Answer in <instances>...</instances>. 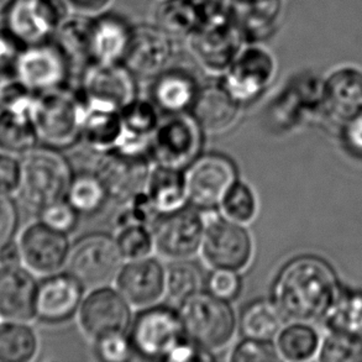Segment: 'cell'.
Listing matches in <instances>:
<instances>
[{
  "mask_svg": "<svg viewBox=\"0 0 362 362\" xmlns=\"http://www.w3.org/2000/svg\"><path fill=\"white\" fill-rule=\"evenodd\" d=\"M333 267L318 256L302 255L276 274L271 297L287 322H315L327 318L340 297Z\"/></svg>",
  "mask_w": 362,
  "mask_h": 362,
  "instance_id": "1",
  "label": "cell"
},
{
  "mask_svg": "<svg viewBox=\"0 0 362 362\" xmlns=\"http://www.w3.org/2000/svg\"><path fill=\"white\" fill-rule=\"evenodd\" d=\"M74 177V168L61 150L35 146L21 155L18 194L31 211H42L66 199Z\"/></svg>",
  "mask_w": 362,
  "mask_h": 362,
  "instance_id": "2",
  "label": "cell"
},
{
  "mask_svg": "<svg viewBox=\"0 0 362 362\" xmlns=\"http://www.w3.org/2000/svg\"><path fill=\"white\" fill-rule=\"evenodd\" d=\"M199 4L201 21L189 36L192 52L208 71L224 74L247 41L226 0H211Z\"/></svg>",
  "mask_w": 362,
  "mask_h": 362,
  "instance_id": "3",
  "label": "cell"
},
{
  "mask_svg": "<svg viewBox=\"0 0 362 362\" xmlns=\"http://www.w3.org/2000/svg\"><path fill=\"white\" fill-rule=\"evenodd\" d=\"M84 104L78 89L71 86L37 94L31 120L40 145L69 150L82 139Z\"/></svg>",
  "mask_w": 362,
  "mask_h": 362,
  "instance_id": "4",
  "label": "cell"
},
{
  "mask_svg": "<svg viewBox=\"0 0 362 362\" xmlns=\"http://www.w3.org/2000/svg\"><path fill=\"white\" fill-rule=\"evenodd\" d=\"M177 309L187 338L206 351L226 349L238 332V315L230 300L208 289L185 299Z\"/></svg>",
  "mask_w": 362,
  "mask_h": 362,
  "instance_id": "5",
  "label": "cell"
},
{
  "mask_svg": "<svg viewBox=\"0 0 362 362\" xmlns=\"http://www.w3.org/2000/svg\"><path fill=\"white\" fill-rule=\"evenodd\" d=\"M127 337L135 358L147 361H167L187 338L178 309L158 303L140 309L132 317Z\"/></svg>",
  "mask_w": 362,
  "mask_h": 362,
  "instance_id": "6",
  "label": "cell"
},
{
  "mask_svg": "<svg viewBox=\"0 0 362 362\" xmlns=\"http://www.w3.org/2000/svg\"><path fill=\"white\" fill-rule=\"evenodd\" d=\"M206 132L191 112L161 117L148 142L153 166L186 171L203 153Z\"/></svg>",
  "mask_w": 362,
  "mask_h": 362,
  "instance_id": "7",
  "label": "cell"
},
{
  "mask_svg": "<svg viewBox=\"0 0 362 362\" xmlns=\"http://www.w3.org/2000/svg\"><path fill=\"white\" fill-rule=\"evenodd\" d=\"M124 264L115 236L88 233L71 245L64 269L90 291L115 284Z\"/></svg>",
  "mask_w": 362,
  "mask_h": 362,
  "instance_id": "8",
  "label": "cell"
},
{
  "mask_svg": "<svg viewBox=\"0 0 362 362\" xmlns=\"http://www.w3.org/2000/svg\"><path fill=\"white\" fill-rule=\"evenodd\" d=\"M153 163L147 151L114 148L99 155L94 172L109 201L125 206L146 191Z\"/></svg>",
  "mask_w": 362,
  "mask_h": 362,
  "instance_id": "9",
  "label": "cell"
},
{
  "mask_svg": "<svg viewBox=\"0 0 362 362\" xmlns=\"http://www.w3.org/2000/svg\"><path fill=\"white\" fill-rule=\"evenodd\" d=\"M185 177L188 204L203 213L219 211L226 193L240 178L234 160L219 152H203Z\"/></svg>",
  "mask_w": 362,
  "mask_h": 362,
  "instance_id": "10",
  "label": "cell"
},
{
  "mask_svg": "<svg viewBox=\"0 0 362 362\" xmlns=\"http://www.w3.org/2000/svg\"><path fill=\"white\" fill-rule=\"evenodd\" d=\"M201 254L213 269L236 272L249 267L254 256V240L246 226L228 219L221 211L206 218Z\"/></svg>",
  "mask_w": 362,
  "mask_h": 362,
  "instance_id": "11",
  "label": "cell"
},
{
  "mask_svg": "<svg viewBox=\"0 0 362 362\" xmlns=\"http://www.w3.org/2000/svg\"><path fill=\"white\" fill-rule=\"evenodd\" d=\"M155 250L162 257L192 259L201 252L206 231V216L191 204L157 216L151 224Z\"/></svg>",
  "mask_w": 362,
  "mask_h": 362,
  "instance_id": "12",
  "label": "cell"
},
{
  "mask_svg": "<svg viewBox=\"0 0 362 362\" xmlns=\"http://www.w3.org/2000/svg\"><path fill=\"white\" fill-rule=\"evenodd\" d=\"M66 0H16L8 9V30L26 46L52 41L69 19Z\"/></svg>",
  "mask_w": 362,
  "mask_h": 362,
  "instance_id": "13",
  "label": "cell"
},
{
  "mask_svg": "<svg viewBox=\"0 0 362 362\" xmlns=\"http://www.w3.org/2000/svg\"><path fill=\"white\" fill-rule=\"evenodd\" d=\"M277 62L271 51L252 42L245 46L221 79L229 93L241 104L259 98L274 81Z\"/></svg>",
  "mask_w": 362,
  "mask_h": 362,
  "instance_id": "14",
  "label": "cell"
},
{
  "mask_svg": "<svg viewBox=\"0 0 362 362\" xmlns=\"http://www.w3.org/2000/svg\"><path fill=\"white\" fill-rule=\"evenodd\" d=\"M13 76L33 93L42 94L69 86L72 69L52 40L24 47Z\"/></svg>",
  "mask_w": 362,
  "mask_h": 362,
  "instance_id": "15",
  "label": "cell"
},
{
  "mask_svg": "<svg viewBox=\"0 0 362 362\" xmlns=\"http://www.w3.org/2000/svg\"><path fill=\"white\" fill-rule=\"evenodd\" d=\"M132 304L110 286L90 289L78 312L79 327L89 340L127 333L132 320Z\"/></svg>",
  "mask_w": 362,
  "mask_h": 362,
  "instance_id": "16",
  "label": "cell"
},
{
  "mask_svg": "<svg viewBox=\"0 0 362 362\" xmlns=\"http://www.w3.org/2000/svg\"><path fill=\"white\" fill-rule=\"evenodd\" d=\"M173 54L172 36L157 25H136L122 64L135 78L152 81L168 69Z\"/></svg>",
  "mask_w": 362,
  "mask_h": 362,
  "instance_id": "17",
  "label": "cell"
},
{
  "mask_svg": "<svg viewBox=\"0 0 362 362\" xmlns=\"http://www.w3.org/2000/svg\"><path fill=\"white\" fill-rule=\"evenodd\" d=\"M86 291L83 284L66 269L46 276L37 286L35 318L45 324L69 322L78 314Z\"/></svg>",
  "mask_w": 362,
  "mask_h": 362,
  "instance_id": "18",
  "label": "cell"
},
{
  "mask_svg": "<svg viewBox=\"0 0 362 362\" xmlns=\"http://www.w3.org/2000/svg\"><path fill=\"white\" fill-rule=\"evenodd\" d=\"M71 245L67 234L54 230L39 221L28 226L21 234V261L33 274H57L66 266Z\"/></svg>",
  "mask_w": 362,
  "mask_h": 362,
  "instance_id": "19",
  "label": "cell"
},
{
  "mask_svg": "<svg viewBox=\"0 0 362 362\" xmlns=\"http://www.w3.org/2000/svg\"><path fill=\"white\" fill-rule=\"evenodd\" d=\"M115 288L135 308L157 304L166 294V266L152 256L125 261Z\"/></svg>",
  "mask_w": 362,
  "mask_h": 362,
  "instance_id": "20",
  "label": "cell"
},
{
  "mask_svg": "<svg viewBox=\"0 0 362 362\" xmlns=\"http://www.w3.org/2000/svg\"><path fill=\"white\" fill-rule=\"evenodd\" d=\"M137 79L124 64H90L78 77V88L86 97L122 109L137 98Z\"/></svg>",
  "mask_w": 362,
  "mask_h": 362,
  "instance_id": "21",
  "label": "cell"
},
{
  "mask_svg": "<svg viewBox=\"0 0 362 362\" xmlns=\"http://www.w3.org/2000/svg\"><path fill=\"white\" fill-rule=\"evenodd\" d=\"M79 93L84 104L81 142L97 155L117 148L124 136L122 109L113 104L86 97L81 90Z\"/></svg>",
  "mask_w": 362,
  "mask_h": 362,
  "instance_id": "22",
  "label": "cell"
},
{
  "mask_svg": "<svg viewBox=\"0 0 362 362\" xmlns=\"http://www.w3.org/2000/svg\"><path fill=\"white\" fill-rule=\"evenodd\" d=\"M37 286L34 274L21 264L0 266V318L8 322L34 319Z\"/></svg>",
  "mask_w": 362,
  "mask_h": 362,
  "instance_id": "23",
  "label": "cell"
},
{
  "mask_svg": "<svg viewBox=\"0 0 362 362\" xmlns=\"http://www.w3.org/2000/svg\"><path fill=\"white\" fill-rule=\"evenodd\" d=\"M241 107L221 81H214L201 86L191 114L206 134H221L235 125Z\"/></svg>",
  "mask_w": 362,
  "mask_h": 362,
  "instance_id": "24",
  "label": "cell"
},
{
  "mask_svg": "<svg viewBox=\"0 0 362 362\" xmlns=\"http://www.w3.org/2000/svg\"><path fill=\"white\" fill-rule=\"evenodd\" d=\"M132 30L134 26L120 15L103 14L90 19V64H122L130 45Z\"/></svg>",
  "mask_w": 362,
  "mask_h": 362,
  "instance_id": "25",
  "label": "cell"
},
{
  "mask_svg": "<svg viewBox=\"0 0 362 362\" xmlns=\"http://www.w3.org/2000/svg\"><path fill=\"white\" fill-rule=\"evenodd\" d=\"M323 108L345 124L362 115L361 69L341 67L324 81Z\"/></svg>",
  "mask_w": 362,
  "mask_h": 362,
  "instance_id": "26",
  "label": "cell"
},
{
  "mask_svg": "<svg viewBox=\"0 0 362 362\" xmlns=\"http://www.w3.org/2000/svg\"><path fill=\"white\" fill-rule=\"evenodd\" d=\"M201 88L197 79L183 69H167L152 79L150 97L162 115L191 112Z\"/></svg>",
  "mask_w": 362,
  "mask_h": 362,
  "instance_id": "27",
  "label": "cell"
},
{
  "mask_svg": "<svg viewBox=\"0 0 362 362\" xmlns=\"http://www.w3.org/2000/svg\"><path fill=\"white\" fill-rule=\"evenodd\" d=\"M226 3L250 44L269 37L282 13V0H226Z\"/></svg>",
  "mask_w": 362,
  "mask_h": 362,
  "instance_id": "28",
  "label": "cell"
},
{
  "mask_svg": "<svg viewBox=\"0 0 362 362\" xmlns=\"http://www.w3.org/2000/svg\"><path fill=\"white\" fill-rule=\"evenodd\" d=\"M145 194L157 216L181 209L188 204L185 171L153 166Z\"/></svg>",
  "mask_w": 362,
  "mask_h": 362,
  "instance_id": "29",
  "label": "cell"
},
{
  "mask_svg": "<svg viewBox=\"0 0 362 362\" xmlns=\"http://www.w3.org/2000/svg\"><path fill=\"white\" fill-rule=\"evenodd\" d=\"M158 109L151 100L136 98L122 109L124 136L117 148L148 152V142L161 120Z\"/></svg>",
  "mask_w": 362,
  "mask_h": 362,
  "instance_id": "30",
  "label": "cell"
},
{
  "mask_svg": "<svg viewBox=\"0 0 362 362\" xmlns=\"http://www.w3.org/2000/svg\"><path fill=\"white\" fill-rule=\"evenodd\" d=\"M287 320L271 298L255 299L238 317L241 338L274 341Z\"/></svg>",
  "mask_w": 362,
  "mask_h": 362,
  "instance_id": "31",
  "label": "cell"
},
{
  "mask_svg": "<svg viewBox=\"0 0 362 362\" xmlns=\"http://www.w3.org/2000/svg\"><path fill=\"white\" fill-rule=\"evenodd\" d=\"M89 26L90 19L87 16L69 18L59 26L54 41L69 61L72 74L78 77L90 64L89 59Z\"/></svg>",
  "mask_w": 362,
  "mask_h": 362,
  "instance_id": "32",
  "label": "cell"
},
{
  "mask_svg": "<svg viewBox=\"0 0 362 362\" xmlns=\"http://www.w3.org/2000/svg\"><path fill=\"white\" fill-rule=\"evenodd\" d=\"M37 144L30 112L0 109V152L24 155Z\"/></svg>",
  "mask_w": 362,
  "mask_h": 362,
  "instance_id": "33",
  "label": "cell"
},
{
  "mask_svg": "<svg viewBox=\"0 0 362 362\" xmlns=\"http://www.w3.org/2000/svg\"><path fill=\"white\" fill-rule=\"evenodd\" d=\"M279 356L287 361L303 362L312 360L320 350L318 332L303 322H292L284 325L274 340Z\"/></svg>",
  "mask_w": 362,
  "mask_h": 362,
  "instance_id": "34",
  "label": "cell"
},
{
  "mask_svg": "<svg viewBox=\"0 0 362 362\" xmlns=\"http://www.w3.org/2000/svg\"><path fill=\"white\" fill-rule=\"evenodd\" d=\"M197 0H162L156 9V25L172 37L191 36L201 21Z\"/></svg>",
  "mask_w": 362,
  "mask_h": 362,
  "instance_id": "35",
  "label": "cell"
},
{
  "mask_svg": "<svg viewBox=\"0 0 362 362\" xmlns=\"http://www.w3.org/2000/svg\"><path fill=\"white\" fill-rule=\"evenodd\" d=\"M39 351V338L26 322L0 325V362H28Z\"/></svg>",
  "mask_w": 362,
  "mask_h": 362,
  "instance_id": "36",
  "label": "cell"
},
{
  "mask_svg": "<svg viewBox=\"0 0 362 362\" xmlns=\"http://www.w3.org/2000/svg\"><path fill=\"white\" fill-rule=\"evenodd\" d=\"M206 284L201 266L191 259H173L166 266V296L177 305L206 289Z\"/></svg>",
  "mask_w": 362,
  "mask_h": 362,
  "instance_id": "37",
  "label": "cell"
},
{
  "mask_svg": "<svg viewBox=\"0 0 362 362\" xmlns=\"http://www.w3.org/2000/svg\"><path fill=\"white\" fill-rule=\"evenodd\" d=\"M66 201L79 216H93L103 209L109 197L95 172H82L74 173Z\"/></svg>",
  "mask_w": 362,
  "mask_h": 362,
  "instance_id": "38",
  "label": "cell"
},
{
  "mask_svg": "<svg viewBox=\"0 0 362 362\" xmlns=\"http://www.w3.org/2000/svg\"><path fill=\"white\" fill-rule=\"evenodd\" d=\"M219 211L243 226L254 221L259 211V201L252 187L239 178L224 197Z\"/></svg>",
  "mask_w": 362,
  "mask_h": 362,
  "instance_id": "39",
  "label": "cell"
},
{
  "mask_svg": "<svg viewBox=\"0 0 362 362\" xmlns=\"http://www.w3.org/2000/svg\"><path fill=\"white\" fill-rule=\"evenodd\" d=\"M323 362H362V337L335 330L324 339L319 350Z\"/></svg>",
  "mask_w": 362,
  "mask_h": 362,
  "instance_id": "40",
  "label": "cell"
},
{
  "mask_svg": "<svg viewBox=\"0 0 362 362\" xmlns=\"http://www.w3.org/2000/svg\"><path fill=\"white\" fill-rule=\"evenodd\" d=\"M328 317L335 330L362 337V292L340 294Z\"/></svg>",
  "mask_w": 362,
  "mask_h": 362,
  "instance_id": "41",
  "label": "cell"
},
{
  "mask_svg": "<svg viewBox=\"0 0 362 362\" xmlns=\"http://www.w3.org/2000/svg\"><path fill=\"white\" fill-rule=\"evenodd\" d=\"M117 243L125 261L144 259L151 256L155 250V241L151 226L145 224H127L118 228Z\"/></svg>",
  "mask_w": 362,
  "mask_h": 362,
  "instance_id": "42",
  "label": "cell"
},
{
  "mask_svg": "<svg viewBox=\"0 0 362 362\" xmlns=\"http://www.w3.org/2000/svg\"><path fill=\"white\" fill-rule=\"evenodd\" d=\"M95 358L103 362H127L135 358L127 333L110 334L93 341Z\"/></svg>",
  "mask_w": 362,
  "mask_h": 362,
  "instance_id": "43",
  "label": "cell"
},
{
  "mask_svg": "<svg viewBox=\"0 0 362 362\" xmlns=\"http://www.w3.org/2000/svg\"><path fill=\"white\" fill-rule=\"evenodd\" d=\"M229 360L233 362H269L281 360L274 341L243 338L231 350Z\"/></svg>",
  "mask_w": 362,
  "mask_h": 362,
  "instance_id": "44",
  "label": "cell"
},
{
  "mask_svg": "<svg viewBox=\"0 0 362 362\" xmlns=\"http://www.w3.org/2000/svg\"><path fill=\"white\" fill-rule=\"evenodd\" d=\"M39 214L40 221H42L51 229L67 235L77 228L81 216L78 211H76L66 199L49 204L42 211H40Z\"/></svg>",
  "mask_w": 362,
  "mask_h": 362,
  "instance_id": "45",
  "label": "cell"
},
{
  "mask_svg": "<svg viewBox=\"0 0 362 362\" xmlns=\"http://www.w3.org/2000/svg\"><path fill=\"white\" fill-rule=\"evenodd\" d=\"M240 272L231 271V269H213L206 277V289L216 297L234 300L239 297L241 292Z\"/></svg>",
  "mask_w": 362,
  "mask_h": 362,
  "instance_id": "46",
  "label": "cell"
},
{
  "mask_svg": "<svg viewBox=\"0 0 362 362\" xmlns=\"http://www.w3.org/2000/svg\"><path fill=\"white\" fill-rule=\"evenodd\" d=\"M24 47V45L9 30L0 31V74L14 72L15 66Z\"/></svg>",
  "mask_w": 362,
  "mask_h": 362,
  "instance_id": "47",
  "label": "cell"
},
{
  "mask_svg": "<svg viewBox=\"0 0 362 362\" xmlns=\"http://www.w3.org/2000/svg\"><path fill=\"white\" fill-rule=\"evenodd\" d=\"M19 224V213L10 196L0 194V249L13 240Z\"/></svg>",
  "mask_w": 362,
  "mask_h": 362,
  "instance_id": "48",
  "label": "cell"
},
{
  "mask_svg": "<svg viewBox=\"0 0 362 362\" xmlns=\"http://www.w3.org/2000/svg\"><path fill=\"white\" fill-rule=\"evenodd\" d=\"M20 161L14 155L0 152V194L10 196L18 192Z\"/></svg>",
  "mask_w": 362,
  "mask_h": 362,
  "instance_id": "49",
  "label": "cell"
},
{
  "mask_svg": "<svg viewBox=\"0 0 362 362\" xmlns=\"http://www.w3.org/2000/svg\"><path fill=\"white\" fill-rule=\"evenodd\" d=\"M344 137L349 148L362 156V115L346 122Z\"/></svg>",
  "mask_w": 362,
  "mask_h": 362,
  "instance_id": "50",
  "label": "cell"
},
{
  "mask_svg": "<svg viewBox=\"0 0 362 362\" xmlns=\"http://www.w3.org/2000/svg\"><path fill=\"white\" fill-rule=\"evenodd\" d=\"M74 9L83 14H98L103 11L112 0H66Z\"/></svg>",
  "mask_w": 362,
  "mask_h": 362,
  "instance_id": "51",
  "label": "cell"
},
{
  "mask_svg": "<svg viewBox=\"0 0 362 362\" xmlns=\"http://www.w3.org/2000/svg\"><path fill=\"white\" fill-rule=\"evenodd\" d=\"M18 264H23L19 244H15L11 240L0 249V266H18Z\"/></svg>",
  "mask_w": 362,
  "mask_h": 362,
  "instance_id": "52",
  "label": "cell"
},
{
  "mask_svg": "<svg viewBox=\"0 0 362 362\" xmlns=\"http://www.w3.org/2000/svg\"><path fill=\"white\" fill-rule=\"evenodd\" d=\"M16 0H0V11H8Z\"/></svg>",
  "mask_w": 362,
  "mask_h": 362,
  "instance_id": "53",
  "label": "cell"
},
{
  "mask_svg": "<svg viewBox=\"0 0 362 362\" xmlns=\"http://www.w3.org/2000/svg\"><path fill=\"white\" fill-rule=\"evenodd\" d=\"M198 3H206V1H211V0H197Z\"/></svg>",
  "mask_w": 362,
  "mask_h": 362,
  "instance_id": "54",
  "label": "cell"
}]
</instances>
